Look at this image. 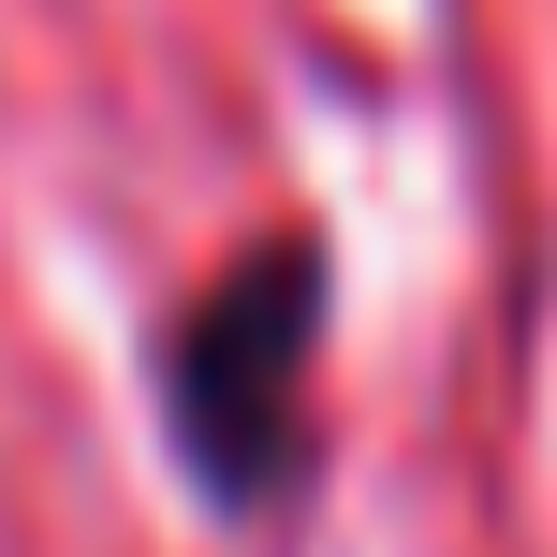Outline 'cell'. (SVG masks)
Here are the masks:
<instances>
[{
    "mask_svg": "<svg viewBox=\"0 0 557 557\" xmlns=\"http://www.w3.org/2000/svg\"><path fill=\"white\" fill-rule=\"evenodd\" d=\"M308 294H323V264H308V250H250L221 294L191 308V337H176V441H191V470L235 484V499L294 470Z\"/></svg>",
    "mask_w": 557,
    "mask_h": 557,
    "instance_id": "obj_1",
    "label": "cell"
}]
</instances>
